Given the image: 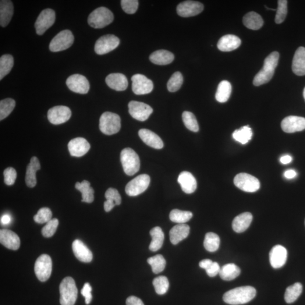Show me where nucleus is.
Masks as SVG:
<instances>
[{
	"instance_id": "1",
	"label": "nucleus",
	"mask_w": 305,
	"mask_h": 305,
	"mask_svg": "<svg viewBox=\"0 0 305 305\" xmlns=\"http://www.w3.org/2000/svg\"><path fill=\"white\" fill-rule=\"evenodd\" d=\"M256 290L253 286H241L227 292L223 295V299L229 305H242L250 302L256 296Z\"/></svg>"
},
{
	"instance_id": "2",
	"label": "nucleus",
	"mask_w": 305,
	"mask_h": 305,
	"mask_svg": "<svg viewBox=\"0 0 305 305\" xmlns=\"http://www.w3.org/2000/svg\"><path fill=\"white\" fill-rule=\"evenodd\" d=\"M279 54L273 52L265 58L263 68L256 74L253 80L255 86H260L271 80L274 75L275 70L278 65Z\"/></svg>"
},
{
	"instance_id": "3",
	"label": "nucleus",
	"mask_w": 305,
	"mask_h": 305,
	"mask_svg": "<svg viewBox=\"0 0 305 305\" xmlns=\"http://www.w3.org/2000/svg\"><path fill=\"white\" fill-rule=\"evenodd\" d=\"M59 292L61 305H75L77 297V289L73 278H64L60 284Z\"/></svg>"
},
{
	"instance_id": "4",
	"label": "nucleus",
	"mask_w": 305,
	"mask_h": 305,
	"mask_svg": "<svg viewBox=\"0 0 305 305\" xmlns=\"http://www.w3.org/2000/svg\"><path fill=\"white\" fill-rule=\"evenodd\" d=\"M120 161L124 172L127 175L133 176L139 171L140 161L139 155L133 149H124L120 153Z\"/></svg>"
},
{
	"instance_id": "5",
	"label": "nucleus",
	"mask_w": 305,
	"mask_h": 305,
	"mask_svg": "<svg viewBox=\"0 0 305 305\" xmlns=\"http://www.w3.org/2000/svg\"><path fill=\"white\" fill-rule=\"evenodd\" d=\"M114 15L109 9L100 7L92 12L88 19L90 26L96 29L104 28L113 22Z\"/></svg>"
},
{
	"instance_id": "6",
	"label": "nucleus",
	"mask_w": 305,
	"mask_h": 305,
	"mask_svg": "<svg viewBox=\"0 0 305 305\" xmlns=\"http://www.w3.org/2000/svg\"><path fill=\"white\" fill-rule=\"evenodd\" d=\"M100 130L107 135L118 133L121 128L120 116L111 112H105L101 115L99 124Z\"/></svg>"
},
{
	"instance_id": "7",
	"label": "nucleus",
	"mask_w": 305,
	"mask_h": 305,
	"mask_svg": "<svg viewBox=\"0 0 305 305\" xmlns=\"http://www.w3.org/2000/svg\"><path fill=\"white\" fill-rule=\"evenodd\" d=\"M74 37L72 31L65 30L60 32L53 38L49 44V49L52 52H58L66 50L72 47Z\"/></svg>"
},
{
	"instance_id": "8",
	"label": "nucleus",
	"mask_w": 305,
	"mask_h": 305,
	"mask_svg": "<svg viewBox=\"0 0 305 305\" xmlns=\"http://www.w3.org/2000/svg\"><path fill=\"white\" fill-rule=\"evenodd\" d=\"M52 271V261L48 254H42L35 264V272L38 279L42 282L50 278Z\"/></svg>"
},
{
	"instance_id": "9",
	"label": "nucleus",
	"mask_w": 305,
	"mask_h": 305,
	"mask_svg": "<svg viewBox=\"0 0 305 305\" xmlns=\"http://www.w3.org/2000/svg\"><path fill=\"white\" fill-rule=\"evenodd\" d=\"M234 184L241 190L247 192H255L260 188V181L246 173H240L234 178Z\"/></svg>"
},
{
	"instance_id": "10",
	"label": "nucleus",
	"mask_w": 305,
	"mask_h": 305,
	"mask_svg": "<svg viewBox=\"0 0 305 305\" xmlns=\"http://www.w3.org/2000/svg\"><path fill=\"white\" fill-rule=\"evenodd\" d=\"M150 182V176L148 175L137 176L127 184L126 192L129 196H137L147 190Z\"/></svg>"
},
{
	"instance_id": "11",
	"label": "nucleus",
	"mask_w": 305,
	"mask_h": 305,
	"mask_svg": "<svg viewBox=\"0 0 305 305\" xmlns=\"http://www.w3.org/2000/svg\"><path fill=\"white\" fill-rule=\"evenodd\" d=\"M120 43L118 37L114 35H106L99 38L95 45V51L99 55L107 54L114 50Z\"/></svg>"
},
{
	"instance_id": "12",
	"label": "nucleus",
	"mask_w": 305,
	"mask_h": 305,
	"mask_svg": "<svg viewBox=\"0 0 305 305\" xmlns=\"http://www.w3.org/2000/svg\"><path fill=\"white\" fill-rule=\"evenodd\" d=\"M56 13L51 9H46L39 14L35 23L37 34L38 35H43L49 28L55 23Z\"/></svg>"
},
{
	"instance_id": "13",
	"label": "nucleus",
	"mask_w": 305,
	"mask_h": 305,
	"mask_svg": "<svg viewBox=\"0 0 305 305\" xmlns=\"http://www.w3.org/2000/svg\"><path fill=\"white\" fill-rule=\"evenodd\" d=\"M72 116V111L65 106H56L49 110L48 119L53 125H58L65 123Z\"/></svg>"
},
{
	"instance_id": "14",
	"label": "nucleus",
	"mask_w": 305,
	"mask_h": 305,
	"mask_svg": "<svg viewBox=\"0 0 305 305\" xmlns=\"http://www.w3.org/2000/svg\"><path fill=\"white\" fill-rule=\"evenodd\" d=\"M129 109L133 118L142 122L147 120L153 112L150 105L136 101L129 102Z\"/></svg>"
},
{
	"instance_id": "15",
	"label": "nucleus",
	"mask_w": 305,
	"mask_h": 305,
	"mask_svg": "<svg viewBox=\"0 0 305 305\" xmlns=\"http://www.w3.org/2000/svg\"><path fill=\"white\" fill-rule=\"evenodd\" d=\"M69 90L79 94H87L90 91V83L86 77L80 74H74L66 80Z\"/></svg>"
},
{
	"instance_id": "16",
	"label": "nucleus",
	"mask_w": 305,
	"mask_h": 305,
	"mask_svg": "<svg viewBox=\"0 0 305 305\" xmlns=\"http://www.w3.org/2000/svg\"><path fill=\"white\" fill-rule=\"evenodd\" d=\"M133 91L137 95L150 94L153 90V83L146 76L141 74H135L132 78Z\"/></svg>"
},
{
	"instance_id": "17",
	"label": "nucleus",
	"mask_w": 305,
	"mask_h": 305,
	"mask_svg": "<svg viewBox=\"0 0 305 305\" xmlns=\"http://www.w3.org/2000/svg\"><path fill=\"white\" fill-rule=\"evenodd\" d=\"M203 3L194 1H186L181 2L176 8L178 15L186 18L196 16L203 12Z\"/></svg>"
},
{
	"instance_id": "18",
	"label": "nucleus",
	"mask_w": 305,
	"mask_h": 305,
	"mask_svg": "<svg viewBox=\"0 0 305 305\" xmlns=\"http://www.w3.org/2000/svg\"><path fill=\"white\" fill-rule=\"evenodd\" d=\"M281 127L284 132L294 133L305 129V118L298 116H289L282 120Z\"/></svg>"
},
{
	"instance_id": "19",
	"label": "nucleus",
	"mask_w": 305,
	"mask_h": 305,
	"mask_svg": "<svg viewBox=\"0 0 305 305\" xmlns=\"http://www.w3.org/2000/svg\"><path fill=\"white\" fill-rule=\"evenodd\" d=\"M91 145L86 139L83 137H76L70 140L68 149L73 157H80L90 151Z\"/></svg>"
},
{
	"instance_id": "20",
	"label": "nucleus",
	"mask_w": 305,
	"mask_h": 305,
	"mask_svg": "<svg viewBox=\"0 0 305 305\" xmlns=\"http://www.w3.org/2000/svg\"><path fill=\"white\" fill-rule=\"evenodd\" d=\"M287 250L286 248L280 245H277L272 248L269 252V262L272 267L279 268L286 263Z\"/></svg>"
},
{
	"instance_id": "21",
	"label": "nucleus",
	"mask_w": 305,
	"mask_h": 305,
	"mask_svg": "<svg viewBox=\"0 0 305 305\" xmlns=\"http://www.w3.org/2000/svg\"><path fill=\"white\" fill-rule=\"evenodd\" d=\"M0 242L9 249L16 250L19 249L20 241L16 233L9 229L0 230Z\"/></svg>"
},
{
	"instance_id": "22",
	"label": "nucleus",
	"mask_w": 305,
	"mask_h": 305,
	"mask_svg": "<svg viewBox=\"0 0 305 305\" xmlns=\"http://www.w3.org/2000/svg\"><path fill=\"white\" fill-rule=\"evenodd\" d=\"M74 255L78 260L88 263L93 259V254L88 248L80 240H76L72 244Z\"/></svg>"
},
{
	"instance_id": "23",
	"label": "nucleus",
	"mask_w": 305,
	"mask_h": 305,
	"mask_svg": "<svg viewBox=\"0 0 305 305\" xmlns=\"http://www.w3.org/2000/svg\"><path fill=\"white\" fill-rule=\"evenodd\" d=\"M105 81L110 88L116 91H125L129 85L126 76L120 73L109 74Z\"/></svg>"
},
{
	"instance_id": "24",
	"label": "nucleus",
	"mask_w": 305,
	"mask_h": 305,
	"mask_svg": "<svg viewBox=\"0 0 305 305\" xmlns=\"http://www.w3.org/2000/svg\"><path fill=\"white\" fill-rule=\"evenodd\" d=\"M242 41L239 37L233 35H226L219 39L218 48L222 52H231L238 48Z\"/></svg>"
},
{
	"instance_id": "25",
	"label": "nucleus",
	"mask_w": 305,
	"mask_h": 305,
	"mask_svg": "<svg viewBox=\"0 0 305 305\" xmlns=\"http://www.w3.org/2000/svg\"><path fill=\"white\" fill-rule=\"evenodd\" d=\"M139 135L144 143L152 148L161 150L164 147L163 141L157 134L148 129H141Z\"/></svg>"
},
{
	"instance_id": "26",
	"label": "nucleus",
	"mask_w": 305,
	"mask_h": 305,
	"mask_svg": "<svg viewBox=\"0 0 305 305\" xmlns=\"http://www.w3.org/2000/svg\"><path fill=\"white\" fill-rule=\"evenodd\" d=\"M178 182L184 192L191 194L197 189V181L190 172H183L179 175Z\"/></svg>"
},
{
	"instance_id": "27",
	"label": "nucleus",
	"mask_w": 305,
	"mask_h": 305,
	"mask_svg": "<svg viewBox=\"0 0 305 305\" xmlns=\"http://www.w3.org/2000/svg\"><path fill=\"white\" fill-rule=\"evenodd\" d=\"M293 72L298 76H305V48L300 47L297 49L292 62Z\"/></svg>"
},
{
	"instance_id": "28",
	"label": "nucleus",
	"mask_w": 305,
	"mask_h": 305,
	"mask_svg": "<svg viewBox=\"0 0 305 305\" xmlns=\"http://www.w3.org/2000/svg\"><path fill=\"white\" fill-rule=\"evenodd\" d=\"M40 169L41 166L38 158L37 157H32L26 170V183L28 187L33 188L36 186L37 183L36 173Z\"/></svg>"
},
{
	"instance_id": "29",
	"label": "nucleus",
	"mask_w": 305,
	"mask_h": 305,
	"mask_svg": "<svg viewBox=\"0 0 305 305\" xmlns=\"http://www.w3.org/2000/svg\"><path fill=\"white\" fill-rule=\"evenodd\" d=\"M14 13L13 2L9 0L0 1V25L5 27L8 25Z\"/></svg>"
},
{
	"instance_id": "30",
	"label": "nucleus",
	"mask_w": 305,
	"mask_h": 305,
	"mask_svg": "<svg viewBox=\"0 0 305 305\" xmlns=\"http://www.w3.org/2000/svg\"><path fill=\"white\" fill-rule=\"evenodd\" d=\"M253 220V215L250 212H246L241 214L233 219L232 229L237 233H242L249 228Z\"/></svg>"
},
{
	"instance_id": "31",
	"label": "nucleus",
	"mask_w": 305,
	"mask_h": 305,
	"mask_svg": "<svg viewBox=\"0 0 305 305\" xmlns=\"http://www.w3.org/2000/svg\"><path fill=\"white\" fill-rule=\"evenodd\" d=\"M190 228L186 224H178L172 228L170 231V239L173 245H176L187 238L189 235Z\"/></svg>"
},
{
	"instance_id": "32",
	"label": "nucleus",
	"mask_w": 305,
	"mask_h": 305,
	"mask_svg": "<svg viewBox=\"0 0 305 305\" xmlns=\"http://www.w3.org/2000/svg\"><path fill=\"white\" fill-rule=\"evenodd\" d=\"M150 61L155 65H167L171 63L174 59V55L166 50H159L151 54Z\"/></svg>"
},
{
	"instance_id": "33",
	"label": "nucleus",
	"mask_w": 305,
	"mask_h": 305,
	"mask_svg": "<svg viewBox=\"0 0 305 305\" xmlns=\"http://www.w3.org/2000/svg\"><path fill=\"white\" fill-rule=\"evenodd\" d=\"M243 23L249 29L258 30L263 26L264 20L260 14L251 12L244 17Z\"/></svg>"
},
{
	"instance_id": "34",
	"label": "nucleus",
	"mask_w": 305,
	"mask_h": 305,
	"mask_svg": "<svg viewBox=\"0 0 305 305\" xmlns=\"http://www.w3.org/2000/svg\"><path fill=\"white\" fill-rule=\"evenodd\" d=\"M150 235L152 239L150 246V249L152 251H157L161 249L164 244V233L159 227H155L151 230Z\"/></svg>"
},
{
	"instance_id": "35",
	"label": "nucleus",
	"mask_w": 305,
	"mask_h": 305,
	"mask_svg": "<svg viewBox=\"0 0 305 305\" xmlns=\"http://www.w3.org/2000/svg\"><path fill=\"white\" fill-rule=\"evenodd\" d=\"M76 189L79 191L82 194V200L87 203H92L94 201V190L91 187V183L87 180H83L82 182H77Z\"/></svg>"
},
{
	"instance_id": "36",
	"label": "nucleus",
	"mask_w": 305,
	"mask_h": 305,
	"mask_svg": "<svg viewBox=\"0 0 305 305\" xmlns=\"http://www.w3.org/2000/svg\"><path fill=\"white\" fill-rule=\"evenodd\" d=\"M240 268L234 264H229L223 266L219 272L220 277L226 281H230L240 275Z\"/></svg>"
},
{
	"instance_id": "37",
	"label": "nucleus",
	"mask_w": 305,
	"mask_h": 305,
	"mask_svg": "<svg viewBox=\"0 0 305 305\" xmlns=\"http://www.w3.org/2000/svg\"><path fill=\"white\" fill-rule=\"evenodd\" d=\"M232 92L231 84L228 80H223L218 85L215 94L216 101L224 103L229 100Z\"/></svg>"
},
{
	"instance_id": "38",
	"label": "nucleus",
	"mask_w": 305,
	"mask_h": 305,
	"mask_svg": "<svg viewBox=\"0 0 305 305\" xmlns=\"http://www.w3.org/2000/svg\"><path fill=\"white\" fill-rule=\"evenodd\" d=\"M303 286L300 283H296L286 288L285 299L286 303L291 304L297 300L303 292Z\"/></svg>"
},
{
	"instance_id": "39",
	"label": "nucleus",
	"mask_w": 305,
	"mask_h": 305,
	"mask_svg": "<svg viewBox=\"0 0 305 305\" xmlns=\"http://www.w3.org/2000/svg\"><path fill=\"white\" fill-rule=\"evenodd\" d=\"M232 136L234 139L241 144H246L253 136V132L249 126H244L234 131Z\"/></svg>"
},
{
	"instance_id": "40",
	"label": "nucleus",
	"mask_w": 305,
	"mask_h": 305,
	"mask_svg": "<svg viewBox=\"0 0 305 305\" xmlns=\"http://www.w3.org/2000/svg\"><path fill=\"white\" fill-rule=\"evenodd\" d=\"M219 237L216 233L213 232H209L206 234L204 246L206 250L209 252H215L219 249L220 246Z\"/></svg>"
},
{
	"instance_id": "41",
	"label": "nucleus",
	"mask_w": 305,
	"mask_h": 305,
	"mask_svg": "<svg viewBox=\"0 0 305 305\" xmlns=\"http://www.w3.org/2000/svg\"><path fill=\"white\" fill-rule=\"evenodd\" d=\"M193 214L191 211H182L173 209L170 214V219L173 222L178 224H184L192 218Z\"/></svg>"
},
{
	"instance_id": "42",
	"label": "nucleus",
	"mask_w": 305,
	"mask_h": 305,
	"mask_svg": "<svg viewBox=\"0 0 305 305\" xmlns=\"http://www.w3.org/2000/svg\"><path fill=\"white\" fill-rule=\"evenodd\" d=\"M14 65V58L10 55H3L0 58V80L8 75Z\"/></svg>"
},
{
	"instance_id": "43",
	"label": "nucleus",
	"mask_w": 305,
	"mask_h": 305,
	"mask_svg": "<svg viewBox=\"0 0 305 305\" xmlns=\"http://www.w3.org/2000/svg\"><path fill=\"white\" fill-rule=\"evenodd\" d=\"M147 262L151 266L152 272L156 274L164 271L166 265L165 259L161 254L148 258Z\"/></svg>"
},
{
	"instance_id": "44",
	"label": "nucleus",
	"mask_w": 305,
	"mask_h": 305,
	"mask_svg": "<svg viewBox=\"0 0 305 305\" xmlns=\"http://www.w3.org/2000/svg\"><path fill=\"white\" fill-rule=\"evenodd\" d=\"M16 106V101L12 98H6L0 101V120H2L11 114Z\"/></svg>"
},
{
	"instance_id": "45",
	"label": "nucleus",
	"mask_w": 305,
	"mask_h": 305,
	"mask_svg": "<svg viewBox=\"0 0 305 305\" xmlns=\"http://www.w3.org/2000/svg\"><path fill=\"white\" fill-rule=\"evenodd\" d=\"M182 118L184 125L188 129L194 133L199 131L197 119L192 113L187 111L183 112Z\"/></svg>"
},
{
	"instance_id": "46",
	"label": "nucleus",
	"mask_w": 305,
	"mask_h": 305,
	"mask_svg": "<svg viewBox=\"0 0 305 305\" xmlns=\"http://www.w3.org/2000/svg\"><path fill=\"white\" fill-rule=\"evenodd\" d=\"M156 293L163 295L168 292L169 288V282L165 276H160L155 278L152 282Z\"/></svg>"
},
{
	"instance_id": "47",
	"label": "nucleus",
	"mask_w": 305,
	"mask_h": 305,
	"mask_svg": "<svg viewBox=\"0 0 305 305\" xmlns=\"http://www.w3.org/2000/svg\"><path fill=\"white\" fill-rule=\"evenodd\" d=\"M183 83V77L182 73L176 72L170 77L167 86L170 92H175L180 90Z\"/></svg>"
},
{
	"instance_id": "48",
	"label": "nucleus",
	"mask_w": 305,
	"mask_h": 305,
	"mask_svg": "<svg viewBox=\"0 0 305 305\" xmlns=\"http://www.w3.org/2000/svg\"><path fill=\"white\" fill-rule=\"evenodd\" d=\"M278 2V6L276 9L275 20L276 23L280 24L285 20L287 13H288V8H287L288 1L286 0H279Z\"/></svg>"
},
{
	"instance_id": "49",
	"label": "nucleus",
	"mask_w": 305,
	"mask_h": 305,
	"mask_svg": "<svg viewBox=\"0 0 305 305\" xmlns=\"http://www.w3.org/2000/svg\"><path fill=\"white\" fill-rule=\"evenodd\" d=\"M52 218V212L50 209L42 208L38 211V213L34 216L35 222L39 224H43L50 221Z\"/></svg>"
},
{
	"instance_id": "50",
	"label": "nucleus",
	"mask_w": 305,
	"mask_h": 305,
	"mask_svg": "<svg viewBox=\"0 0 305 305\" xmlns=\"http://www.w3.org/2000/svg\"><path fill=\"white\" fill-rule=\"evenodd\" d=\"M59 221L57 219L54 218L47 223L42 229V234L45 237H51L54 235L57 229Z\"/></svg>"
},
{
	"instance_id": "51",
	"label": "nucleus",
	"mask_w": 305,
	"mask_h": 305,
	"mask_svg": "<svg viewBox=\"0 0 305 305\" xmlns=\"http://www.w3.org/2000/svg\"><path fill=\"white\" fill-rule=\"evenodd\" d=\"M120 2L123 11L129 14L135 13L139 6L137 0H122Z\"/></svg>"
},
{
	"instance_id": "52",
	"label": "nucleus",
	"mask_w": 305,
	"mask_h": 305,
	"mask_svg": "<svg viewBox=\"0 0 305 305\" xmlns=\"http://www.w3.org/2000/svg\"><path fill=\"white\" fill-rule=\"evenodd\" d=\"M4 182L8 186H12L17 179L16 170L13 168L6 169L3 172Z\"/></svg>"
},
{
	"instance_id": "53",
	"label": "nucleus",
	"mask_w": 305,
	"mask_h": 305,
	"mask_svg": "<svg viewBox=\"0 0 305 305\" xmlns=\"http://www.w3.org/2000/svg\"><path fill=\"white\" fill-rule=\"evenodd\" d=\"M105 196L106 200L114 202L116 205H119L121 204L122 198L119 191L113 188H110L106 191Z\"/></svg>"
},
{
	"instance_id": "54",
	"label": "nucleus",
	"mask_w": 305,
	"mask_h": 305,
	"mask_svg": "<svg viewBox=\"0 0 305 305\" xmlns=\"http://www.w3.org/2000/svg\"><path fill=\"white\" fill-rule=\"evenodd\" d=\"M92 287L88 283H85L83 288L81 290V294L85 297V303L87 305H89L92 300Z\"/></svg>"
},
{
	"instance_id": "55",
	"label": "nucleus",
	"mask_w": 305,
	"mask_h": 305,
	"mask_svg": "<svg viewBox=\"0 0 305 305\" xmlns=\"http://www.w3.org/2000/svg\"><path fill=\"white\" fill-rule=\"evenodd\" d=\"M220 270H221V267H220L219 264L217 262H213L210 265V267L206 269L207 274L210 277H214V276L219 274Z\"/></svg>"
},
{
	"instance_id": "56",
	"label": "nucleus",
	"mask_w": 305,
	"mask_h": 305,
	"mask_svg": "<svg viewBox=\"0 0 305 305\" xmlns=\"http://www.w3.org/2000/svg\"><path fill=\"white\" fill-rule=\"evenodd\" d=\"M126 305H144V304L139 298L135 296H130L127 298Z\"/></svg>"
},
{
	"instance_id": "57",
	"label": "nucleus",
	"mask_w": 305,
	"mask_h": 305,
	"mask_svg": "<svg viewBox=\"0 0 305 305\" xmlns=\"http://www.w3.org/2000/svg\"><path fill=\"white\" fill-rule=\"evenodd\" d=\"M115 205H116L114 202L111 200H106L104 204L105 211L106 212H109L110 211H111Z\"/></svg>"
},
{
	"instance_id": "58",
	"label": "nucleus",
	"mask_w": 305,
	"mask_h": 305,
	"mask_svg": "<svg viewBox=\"0 0 305 305\" xmlns=\"http://www.w3.org/2000/svg\"><path fill=\"white\" fill-rule=\"evenodd\" d=\"M212 262L211 260H209V259H206V260H204L201 261L200 262L199 266L200 267L202 268H204L205 269H208L209 267H210V265L212 264Z\"/></svg>"
},
{
	"instance_id": "59",
	"label": "nucleus",
	"mask_w": 305,
	"mask_h": 305,
	"mask_svg": "<svg viewBox=\"0 0 305 305\" xmlns=\"http://www.w3.org/2000/svg\"><path fill=\"white\" fill-rule=\"evenodd\" d=\"M280 162L284 165H286L289 164L292 161V158L291 156L286 155L283 156L280 159Z\"/></svg>"
},
{
	"instance_id": "60",
	"label": "nucleus",
	"mask_w": 305,
	"mask_h": 305,
	"mask_svg": "<svg viewBox=\"0 0 305 305\" xmlns=\"http://www.w3.org/2000/svg\"><path fill=\"white\" fill-rule=\"evenodd\" d=\"M297 175V173L293 170H287L285 172V176L286 179H293Z\"/></svg>"
},
{
	"instance_id": "61",
	"label": "nucleus",
	"mask_w": 305,
	"mask_h": 305,
	"mask_svg": "<svg viewBox=\"0 0 305 305\" xmlns=\"http://www.w3.org/2000/svg\"><path fill=\"white\" fill-rule=\"evenodd\" d=\"M11 216L8 214L3 215L1 218V223L3 225H9V223L11 222Z\"/></svg>"
},
{
	"instance_id": "62",
	"label": "nucleus",
	"mask_w": 305,
	"mask_h": 305,
	"mask_svg": "<svg viewBox=\"0 0 305 305\" xmlns=\"http://www.w3.org/2000/svg\"><path fill=\"white\" fill-rule=\"evenodd\" d=\"M303 95H304V97L305 101V87L304 90Z\"/></svg>"
}]
</instances>
